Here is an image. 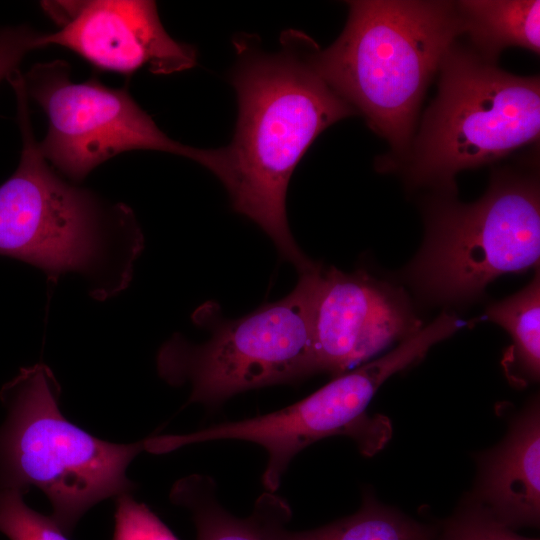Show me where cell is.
Listing matches in <instances>:
<instances>
[{"label": "cell", "mask_w": 540, "mask_h": 540, "mask_svg": "<svg viewBox=\"0 0 540 540\" xmlns=\"http://www.w3.org/2000/svg\"><path fill=\"white\" fill-rule=\"evenodd\" d=\"M112 540H179L143 503L131 494L116 498Z\"/></svg>", "instance_id": "obj_19"}, {"label": "cell", "mask_w": 540, "mask_h": 540, "mask_svg": "<svg viewBox=\"0 0 540 540\" xmlns=\"http://www.w3.org/2000/svg\"><path fill=\"white\" fill-rule=\"evenodd\" d=\"M463 33L473 49L495 63L503 49L518 46L540 51V2L538 0L457 1Z\"/></svg>", "instance_id": "obj_14"}, {"label": "cell", "mask_w": 540, "mask_h": 540, "mask_svg": "<svg viewBox=\"0 0 540 540\" xmlns=\"http://www.w3.org/2000/svg\"><path fill=\"white\" fill-rule=\"evenodd\" d=\"M26 93L45 112L40 150L63 177L80 183L97 166L127 151L153 150L208 168L212 149L182 144L163 132L127 86L111 88L96 77L76 83L63 60L34 64L23 75Z\"/></svg>", "instance_id": "obj_9"}, {"label": "cell", "mask_w": 540, "mask_h": 540, "mask_svg": "<svg viewBox=\"0 0 540 540\" xmlns=\"http://www.w3.org/2000/svg\"><path fill=\"white\" fill-rule=\"evenodd\" d=\"M0 532L9 540H69L51 516L31 509L13 490L0 489Z\"/></svg>", "instance_id": "obj_18"}, {"label": "cell", "mask_w": 540, "mask_h": 540, "mask_svg": "<svg viewBox=\"0 0 540 540\" xmlns=\"http://www.w3.org/2000/svg\"><path fill=\"white\" fill-rule=\"evenodd\" d=\"M424 326L406 290L365 270L319 264L313 310L315 372L334 377Z\"/></svg>", "instance_id": "obj_10"}, {"label": "cell", "mask_w": 540, "mask_h": 540, "mask_svg": "<svg viewBox=\"0 0 540 540\" xmlns=\"http://www.w3.org/2000/svg\"><path fill=\"white\" fill-rule=\"evenodd\" d=\"M320 263L299 274L295 288L238 319L220 317L207 302L193 319L210 338L194 344L174 334L157 354L159 376L172 386L189 385L188 403L216 407L236 394L299 382L316 374L313 310Z\"/></svg>", "instance_id": "obj_7"}, {"label": "cell", "mask_w": 540, "mask_h": 540, "mask_svg": "<svg viewBox=\"0 0 540 540\" xmlns=\"http://www.w3.org/2000/svg\"><path fill=\"white\" fill-rule=\"evenodd\" d=\"M56 24L41 48L64 47L99 70L131 75L147 69L167 75L196 65V49L173 39L150 0L42 1Z\"/></svg>", "instance_id": "obj_11"}, {"label": "cell", "mask_w": 540, "mask_h": 540, "mask_svg": "<svg viewBox=\"0 0 540 540\" xmlns=\"http://www.w3.org/2000/svg\"><path fill=\"white\" fill-rule=\"evenodd\" d=\"M273 540H432L435 527L423 524L366 492L358 511L328 525L306 530L287 528L292 512L275 493L269 494Z\"/></svg>", "instance_id": "obj_13"}, {"label": "cell", "mask_w": 540, "mask_h": 540, "mask_svg": "<svg viewBox=\"0 0 540 540\" xmlns=\"http://www.w3.org/2000/svg\"><path fill=\"white\" fill-rule=\"evenodd\" d=\"M60 393L42 363L22 368L2 387L0 489L24 495L39 488L51 503V517L68 534L97 503L131 494L135 485L126 471L145 446L144 440L112 443L81 429L62 414Z\"/></svg>", "instance_id": "obj_4"}, {"label": "cell", "mask_w": 540, "mask_h": 540, "mask_svg": "<svg viewBox=\"0 0 540 540\" xmlns=\"http://www.w3.org/2000/svg\"><path fill=\"white\" fill-rule=\"evenodd\" d=\"M540 187L535 172L494 170L473 203L438 194L425 206V234L403 281L429 305L463 307L501 275L539 269Z\"/></svg>", "instance_id": "obj_5"}, {"label": "cell", "mask_w": 540, "mask_h": 540, "mask_svg": "<svg viewBox=\"0 0 540 540\" xmlns=\"http://www.w3.org/2000/svg\"><path fill=\"white\" fill-rule=\"evenodd\" d=\"M478 477L470 495L515 530L540 523V406L534 397L513 418L497 446L476 455Z\"/></svg>", "instance_id": "obj_12"}, {"label": "cell", "mask_w": 540, "mask_h": 540, "mask_svg": "<svg viewBox=\"0 0 540 540\" xmlns=\"http://www.w3.org/2000/svg\"><path fill=\"white\" fill-rule=\"evenodd\" d=\"M7 80L22 150L17 169L0 185V254L38 267L51 281L76 273L97 300L115 296L129 285L144 247L136 216L49 164L33 134L23 74L18 69Z\"/></svg>", "instance_id": "obj_2"}, {"label": "cell", "mask_w": 540, "mask_h": 540, "mask_svg": "<svg viewBox=\"0 0 540 540\" xmlns=\"http://www.w3.org/2000/svg\"><path fill=\"white\" fill-rule=\"evenodd\" d=\"M170 499L191 514L196 540H273L265 493L256 500L247 518H238L227 511L218 500L215 481L202 474L176 481Z\"/></svg>", "instance_id": "obj_15"}, {"label": "cell", "mask_w": 540, "mask_h": 540, "mask_svg": "<svg viewBox=\"0 0 540 540\" xmlns=\"http://www.w3.org/2000/svg\"><path fill=\"white\" fill-rule=\"evenodd\" d=\"M432 540H539L517 534L468 496L439 528Z\"/></svg>", "instance_id": "obj_17"}, {"label": "cell", "mask_w": 540, "mask_h": 540, "mask_svg": "<svg viewBox=\"0 0 540 540\" xmlns=\"http://www.w3.org/2000/svg\"><path fill=\"white\" fill-rule=\"evenodd\" d=\"M431 347V338L417 333L384 356L334 377L290 406L190 433L149 437L145 439V451L163 454L216 440L252 442L267 453L262 484L266 492L275 493L293 458L318 440L347 435L365 455L380 449L388 436L389 422L382 416L368 417L366 408L388 378L421 360Z\"/></svg>", "instance_id": "obj_8"}, {"label": "cell", "mask_w": 540, "mask_h": 540, "mask_svg": "<svg viewBox=\"0 0 540 540\" xmlns=\"http://www.w3.org/2000/svg\"><path fill=\"white\" fill-rule=\"evenodd\" d=\"M345 28L316 66L327 84L385 138L394 159L408 154L426 89L463 34L456 2L349 1Z\"/></svg>", "instance_id": "obj_3"}, {"label": "cell", "mask_w": 540, "mask_h": 540, "mask_svg": "<svg viewBox=\"0 0 540 540\" xmlns=\"http://www.w3.org/2000/svg\"><path fill=\"white\" fill-rule=\"evenodd\" d=\"M485 318L504 328L512 339L502 366L508 380L519 387L540 377V274L517 293L490 304Z\"/></svg>", "instance_id": "obj_16"}, {"label": "cell", "mask_w": 540, "mask_h": 540, "mask_svg": "<svg viewBox=\"0 0 540 540\" xmlns=\"http://www.w3.org/2000/svg\"><path fill=\"white\" fill-rule=\"evenodd\" d=\"M259 42L254 35L234 38L236 130L228 146L213 149L208 170L226 188L233 209L255 222L301 274L315 262L288 226L291 175L322 131L356 111L320 75L315 61L320 48L310 36L288 29L273 52Z\"/></svg>", "instance_id": "obj_1"}, {"label": "cell", "mask_w": 540, "mask_h": 540, "mask_svg": "<svg viewBox=\"0 0 540 540\" xmlns=\"http://www.w3.org/2000/svg\"><path fill=\"white\" fill-rule=\"evenodd\" d=\"M41 35L27 25L0 27V82L18 69L27 53L41 48Z\"/></svg>", "instance_id": "obj_20"}, {"label": "cell", "mask_w": 540, "mask_h": 540, "mask_svg": "<svg viewBox=\"0 0 540 540\" xmlns=\"http://www.w3.org/2000/svg\"><path fill=\"white\" fill-rule=\"evenodd\" d=\"M438 71L437 96L400 163L409 185L455 195L460 171L538 141L540 79L510 74L456 41Z\"/></svg>", "instance_id": "obj_6"}]
</instances>
